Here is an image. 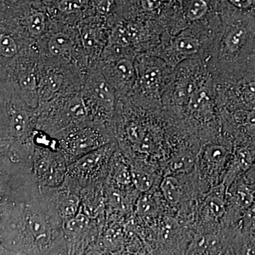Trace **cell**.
Returning <instances> with one entry per match:
<instances>
[{
  "label": "cell",
  "instance_id": "5",
  "mask_svg": "<svg viewBox=\"0 0 255 255\" xmlns=\"http://www.w3.org/2000/svg\"><path fill=\"white\" fill-rule=\"evenodd\" d=\"M221 0H176L166 31L176 34L188 28L214 36L221 23Z\"/></svg>",
  "mask_w": 255,
  "mask_h": 255
},
{
  "label": "cell",
  "instance_id": "15",
  "mask_svg": "<svg viewBox=\"0 0 255 255\" xmlns=\"http://www.w3.org/2000/svg\"><path fill=\"white\" fill-rule=\"evenodd\" d=\"M221 131L235 145L255 148V110H220Z\"/></svg>",
  "mask_w": 255,
  "mask_h": 255
},
{
  "label": "cell",
  "instance_id": "16",
  "mask_svg": "<svg viewBox=\"0 0 255 255\" xmlns=\"http://www.w3.org/2000/svg\"><path fill=\"white\" fill-rule=\"evenodd\" d=\"M226 200L223 226H239L246 211L255 202V191L243 177L227 188Z\"/></svg>",
  "mask_w": 255,
  "mask_h": 255
},
{
  "label": "cell",
  "instance_id": "26",
  "mask_svg": "<svg viewBox=\"0 0 255 255\" xmlns=\"http://www.w3.org/2000/svg\"><path fill=\"white\" fill-rule=\"evenodd\" d=\"M241 230L244 236L255 238V202L243 216Z\"/></svg>",
  "mask_w": 255,
  "mask_h": 255
},
{
  "label": "cell",
  "instance_id": "21",
  "mask_svg": "<svg viewBox=\"0 0 255 255\" xmlns=\"http://www.w3.org/2000/svg\"><path fill=\"white\" fill-rule=\"evenodd\" d=\"M255 159V148L248 145H235L234 150L223 175L222 183L228 188L241 179L251 168Z\"/></svg>",
  "mask_w": 255,
  "mask_h": 255
},
{
  "label": "cell",
  "instance_id": "22",
  "mask_svg": "<svg viewBox=\"0 0 255 255\" xmlns=\"http://www.w3.org/2000/svg\"><path fill=\"white\" fill-rule=\"evenodd\" d=\"M129 162L134 187L139 192H147L159 187L164 176L163 169L137 159L129 160Z\"/></svg>",
  "mask_w": 255,
  "mask_h": 255
},
{
  "label": "cell",
  "instance_id": "1",
  "mask_svg": "<svg viewBox=\"0 0 255 255\" xmlns=\"http://www.w3.org/2000/svg\"><path fill=\"white\" fill-rule=\"evenodd\" d=\"M1 255H68L63 221L31 167L0 156Z\"/></svg>",
  "mask_w": 255,
  "mask_h": 255
},
{
  "label": "cell",
  "instance_id": "3",
  "mask_svg": "<svg viewBox=\"0 0 255 255\" xmlns=\"http://www.w3.org/2000/svg\"><path fill=\"white\" fill-rule=\"evenodd\" d=\"M18 95H1L0 156L31 167L37 130L36 111Z\"/></svg>",
  "mask_w": 255,
  "mask_h": 255
},
{
  "label": "cell",
  "instance_id": "2",
  "mask_svg": "<svg viewBox=\"0 0 255 255\" xmlns=\"http://www.w3.org/2000/svg\"><path fill=\"white\" fill-rule=\"evenodd\" d=\"M221 23L203 58L218 83L244 73L255 38V10L221 0Z\"/></svg>",
  "mask_w": 255,
  "mask_h": 255
},
{
  "label": "cell",
  "instance_id": "7",
  "mask_svg": "<svg viewBox=\"0 0 255 255\" xmlns=\"http://www.w3.org/2000/svg\"><path fill=\"white\" fill-rule=\"evenodd\" d=\"M31 171L43 187L61 185L66 178L68 162L58 147V140L37 129Z\"/></svg>",
  "mask_w": 255,
  "mask_h": 255
},
{
  "label": "cell",
  "instance_id": "28",
  "mask_svg": "<svg viewBox=\"0 0 255 255\" xmlns=\"http://www.w3.org/2000/svg\"><path fill=\"white\" fill-rule=\"evenodd\" d=\"M28 31L33 35L41 34L46 27V18L42 12H35L27 18Z\"/></svg>",
  "mask_w": 255,
  "mask_h": 255
},
{
  "label": "cell",
  "instance_id": "14",
  "mask_svg": "<svg viewBox=\"0 0 255 255\" xmlns=\"http://www.w3.org/2000/svg\"><path fill=\"white\" fill-rule=\"evenodd\" d=\"M102 225L80 209L76 216L63 221V231L68 255L89 254L95 246Z\"/></svg>",
  "mask_w": 255,
  "mask_h": 255
},
{
  "label": "cell",
  "instance_id": "13",
  "mask_svg": "<svg viewBox=\"0 0 255 255\" xmlns=\"http://www.w3.org/2000/svg\"><path fill=\"white\" fill-rule=\"evenodd\" d=\"M220 110H255V73L245 71L218 83Z\"/></svg>",
  "mask_w": 255,
  "mask_h": 255
},
{
  "label": "cell",
  "instance_id": "33",
  "mask_svg": "<svg viewBox=\"0 0 255 255\" xmlns=\"http://www.w3.org/2000/svg\"><path fill=\"white\" fill-rule=\"evenodd\" d=\"M113 0H101L98 4V9L102 14H106L110 11Z\"/></svg>",
  "mask_w": 255,
  "mask_h": 255
},
{
  "label": "cell",
  "instance_id": "32",
  "mask_svg": "<svg viewBox=\"0 0 255 255\" xmlns=\"http://www.w3.org/2000/svg\"><path fill=\"white\" fill-rule=\"evenodd\" d=\"M245 71L255 73V38Z\"/></svg>",
  "mask_w": 255,
  "mask_h": 255
},
{
  "label": "cell",
  "instance_id": "23",
  "mask_svg": "<svg viewBox=\"0 0 255 255\" xmlns=\"http://www.w3.org/2000/svg\"><path fill=\"white\" fill-rule=\"evenodd\" d=\"M105 182L125 190L136 189L132 181L130 162L119 147L111 159L108 176Z\"/></svg>",
  "mask_w": 255,
  "mask_h": 255
},
{
  "label": "cell",
  "instance_id": "4",
  "mask_svg": "<svg viewBox=\"0 0 255 255\" xmlns=\"http://www.w3.org/2000/svg\"><path fill=\"white\" fill-rule=\"evenodd\" d=\"M137 81L128 100L137 105L161 107L162 97L168 86L174 68L158 56L137 54L135 59Z\"/></svg>",
  "mask_w": 255,
  "mask_h": 255
},
{
  "label": "cell",
  "instance_id": "20",
  "mask_svg": "<svg viewBox=\"0 0 255 255\" xmlns=\"http://www.w3.org/2000/svg\"><path fill=\"white\" fill-rule=\"evenodd\" d=\"M136 56L124 57L114 61L115 63L112 68L113 84L122 98H128L135 89L137 81L135 62Z\"/></svg>",
  "mask_w": 255,
  "mask_h": 255
},
{
  "label": "cell",
  "instance_id": "17",
  "mask_svg": "<svg viewBox=\"0 0 255 255\" xmlns=\"http://www.w3.org/2000/svg\"><path fill=\"white\" fill-rule=\"evenodd\" d=\"M43 188L53 201L63 221L77 216L81 206L82 190L78 183L66 177L61 185Z\"/></svg>",
  "mask_w": 255,
  "mask_h": 255
},
{
  "label": "cell",
  "instance_id": "9",
  "mask_svg": "<svg viewBox=\"0 0 255 255\" xmlns=\"http://www.w3.org/2000/svg\"><path fill=\"white\" fill-rule=\"evenodd\" d=\"M115 133L96 124H86L73 128L58 140V149L68 164L102 146L116 142Z\"/></svg>",
  "mask_w": 255,
  "mask_h": 255
},
{
  "label": "cell",
  "instance_id": "29",
  "mask_svg": "<svg viewBox=\"0 0 255 255\" xmlns=\"http://www.w3.org/2000/svg\"><path fill=\"white\" fill-rule=\"evenodd\" d=\"M58 8L63 12L75 13L82 8L81 0H60Z\"/></svg>",
  "mask_w": 255,
  "mask_h": 255
},
{
  "label": "cell",
  "instance_id": "27",
  "mask_svg": "<svg viewBox=\"0 0 255 255\" xmlns=\"http://www.w3.org/2000/svg\"><path fill=\"white\" fill-rule=\"evenodd\" d=\"M18 48L14 38L7 34L0 36V53L4 58H10L17 54Z\"/></svg>",
  "mask_w": 255,
  "mask_h": 255
},
{
  "label": "cell",
  "instance_id": "11",
  "mask_svg": "<svg viewBox=\"0 0 255 255\" xmlns=\"http://www.w3.org/2000/svg\"><path fill=\"white\" fill-rule=\"evenodd\" d=\"M241 226H223L212 233H194L185 255H238Z\"/></svg>",
  "mask_w": 255,
  "mask_h": 255
},
{
  "label": "cell",
  "instance_id": "12",
  "mask_svg": "<svg viewBox=\"0 0 255 255\" xmlns=\"http://www.w3.org/2000/svg\"><path fill=\"white\" fill-rule=\"evenodd\" d=\"M226 191L227 187L221 183L211 188L198 201L193 223L194 232H216L223 227L226 212Z\"/></svg>",
  "mask_w": 255,
  "mask_h": 255
},
{
  "label": "cell",
  "instance_id": "10",
  "mask_svg": "<svg viewBox=\"0 0 255 255\" xmlns=\"http://www.w3.org/2000/svg\"><path fill=\"white\" fill-rule=\"evenodd\" d=\"M119 148L117 142L102 146L69 164L66 177L82 188L107 179L111 159Z\"/></svg>",
  "mask_w": 255,
  "mask_h": 255
},
{
  "label": "cell",
  "instance_id": "19",
  "mask_svg": "<svg viewBox=\"0 0 255 255\" xmlns=\"http://www.w3.org/2000/svg\"><path fill=\"white\" fill-rule=\"evenodd\" d=\"M80 210L92 220L103 225L107 209L105 181L94 183L81 190Z\"/></svg>",
  "mask_w": 255,
  "mask_h": 255
},
{
  "label": "cell",
  "instance_id": "25",
  "mask_svg": "<svg viewBox=\"0 0 255 255\" xmlns=\"http://www.w3.org/2000/svg\"><path fill=\"white\" fill-rule=\"evenodd\" d=\"M48 50L52 55L65 56L72 50L71 40L66 35L58 33L53 35L48 41Z\"/></svg>",
  "mask_w": 255,
  "mask_h": 255
},
{
  "label": "cell",
  "instance_id": "18",
  "mask_svg": "<svg viewBox=\"0 0 255 255\" xmlns=\"http://www.w3.org/2000/svg\"><path fill=\"white\" fill-rule=\"evenodd\" d=\"M174 4L173 0H129V9L132 20L157 21L166 28Z\"/></svg>",
  "mask_w": 255,
  "mask_h": 255
},
{
  "label": "cell",
  "instance_id": "6",
  "mask_svg": "<svg viewBox=\"0 0 255 255\" xmlns=\"http://www.w3.org/2000/svg\"><path fill=\"white\" fill-rule=\"evenodd\" d=\"M213 38L209 33L196 28H185L174 35L165 31L159 44L149 54L159 57L175 68L185 60L203 59Z\"/></svg>",
  "mask_w": 255,
  "mask_h": 255
},
{
  "label": "cell",
  "instance_id": "8",
  "mask_svg": "<svg viewBox=\"0 0 255 255\" xmlns=\"http://www.w3.org/2000/svg\"><path fill=\"white\" fill-rule=\"evenodd\" d=\"M234 148L233 140L221 132L201 144L194 171L210 189L222 183Z\"/></svg>",
  "mask_w": 255,
  "mask_h": 255
},
{
  "label": "cell",
  "instance_id": "31",
  "mask_svg": "<svg viewBox=\"0 0 255 255\" xmlns=\"http://www.w3.org/2000/svg\"><path fill=\"white\" fill-rule=\"evenodd\" d=\"M245 180L246 181L249 185L254 189L255 191V159L251 168L248 169V172L243 176Z\"/></svg>",
  "mask_w": 255,
  "mask_h": 255
},
{
  "label": "cell",
  "instance_id": "24",
  "mask_svg": "<svg viewBox=\"0 0 255 255\" xmlns=\"http://www.w3.org/2000/svg\"><path fill=\"white\" fill-rule=\"evenodd\" d=\"M63 84V78L59 74H53L47 77L38 87L39 104H46L54 98Z\"/></svg>",
  "mask_w": 255,
  "mask_h": 255
},
{
  "label": "cell",
  "instance_id": "30",
  "mask_svg": "<svg viewBox=\"0 0 255 255\" xmlns=\"http://www.w3.org/2000/svg\"><path fill=\"white\" fill-rule=\"evenodd\" d=\"M241 10H255V0H223Z\"/></svg>",
  "mask_w": 255,
  "mask_h": 255
},
{
  "label": "cell",
  "instance_id": "34",
  "mask_svg": "<svg viewBox=\"0 0 255 255\" xmlns=\"http://www.w3.org/2000/svg\"><path fill=\"white\" fill-rule=\"evenodd\" d=\"M173 1H176V0H173Z\"/></svg>",
  "mask_w": 255,
  "mask_h": 255
}]
</instances>
